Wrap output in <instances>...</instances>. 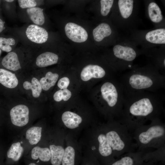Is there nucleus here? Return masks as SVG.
I'll use <instances>...</instances> for the list:
<instances>
[{
	"label": "nucleus",
	"mask_w": 165,
	"mask_h": 165,
	"mask_svg": "<svg viewBox=\"0 0 165 165\" xmlns=\"http://www.w3.org/2000/svg\"><path fill=\"white\" fill-rule=\"evenodd\" d=\"M27 12L31 20L37 25H42L45 21L43 9L38 7L28 8Z\"/></svg>",
	"instance_id": "412c9836"
},
{
	"label": "nucleus",
	"mask_w": 165,
	"mask_h": 165,
	"mask_svg": "<svg viewBox=\"0 0 165 165\" xmlns=\"http://www.w3.org/2000/svg\"><path fill=\"white\" fill-rule=\"evenodd\" d=\"M26 34L29 40L38 44L45 42L48 38V34L46 30L35 24L29 25L26 29Z\"/></svg>",
	"instance_id": "9b49d317"
},
{
	"label": "nucleus",
	"mask_w": 165,
	"mask_h": 165,
	"mask_svg": "<svg viewBox=\"0 0 165 165\" xmlns=\"http://www.w3.org/2000/svg\"><path fill=\"white\" fill-rule=\"evenodd\" d=\"M64 29L67 37L74 42H82L87 39L88 35L86 31L76 24L69 22L66 24Z\"/></svg>",
	"instance_id": "9d476101"
},
{
	"label": "nucleus",
	"mask_w": 165,
	"mask_h": 165,
	"mask_svg": "<svg viewBox=\"0 0 165 165\" xmlns=\"http://www.w3.org/2000/svg\"><path fill=\"white\" fill-rule=\"evenodd\" d=\"M1 51L0 49V56L1 55Z\"/></svg>",
	"instance_id": "c9c22d12"
},
{
	"label": "nucleus",
	"mask_w": 165,
	"mask_h": 165,
	"mask_svg": "<svg viewBox=\"0 0 165 165\" xmlns=\"http://www.w3.org/2000/svg\"><path fill=\"white\" fill-rule=\"evenodd\" d=\"M147 14L151 22L157 25L161 24L164 20L161 10L154 1L148 2L147 5Z\"/></svg>",
	"instance_id": "ddd939ff"
},
{
	"label": "nucleus",
	"mask_w": 165,
	"mask_h": 165,
	"mask_svg": "<svg viewBox=\"0 0 165 165\" xmlns=\"http://www.w3.org/2000/svg\"><path fill=\"white\" fill-rule=\"evenodd\" d=\"M70 80L67 77H64L61 78L57 83L58 86L61 90L66 89L68 86Z\"/></svg>",
	"instance_id": "c756f323"
},
{
	"label": "nucleus",
	"mask_w": 165,
	"mask_h": 165,
	"mask_svg": "<svg viewBox=\"0 0 165 165\" xmlns=\"http://www.w3.org/2000/svg\"><path fill=\"white\" fill-rule=\"evenodd\" d=\"M130 70L122 76L119 81L124 95L142 92L154 93L164 88L165 75L152 64L133 66Z\"/></svg>",
	"instance_id": "f03ea898"
},
{
	"label": "nucleus",
	"mask_w": 165,
	"mask_h": 165,
	"mask_svg": "<svg viewBox=\"0 0 165 165\" xmlns=\"http://www.w3.org/2000/svg\"><path fill=\"white\" fill-rule=\"evenodd\" d=\"M59 75L57 73H53L51 72H47L44 77L42 78L39 82L42 88L45 90H48L53 86L57 82Z\"/></svg>",
	"instance_id": "b1692460"
},
{
	"label": "nucleus",
	"mask_w": 165,
	"mask_h": 165,
	"mask_svg": "<svg viewBox=\"0 0 165 165\" xmlns=\"http://www.w3.org/2000/svg\"><path fill=\"white\" fill-rule=\"evenodd\" d=\"M10 114L11 122L15 126L22 127L28 122L29 110L24 105H19L14 107L11 110Z\"/></svg>",
	"instance_id": "1a4fd4ad"
},
{
	"label": "nucleus",
	"mask_w": 165,
	"mask_h": 165,
	"mask_svg": "<svg viewBox=\"0 0 165 165\" xmlns=\"http://www.w3.org/2000/svg\"><path fill=\"white\" fill-rule=\"evenodd\" d=\"M2 64L6 68L13 71L21 68L18 56L13 52H9L3 58Z\"/></svg>",
	"instance_id": "aec40b11"
},
{
	"label": "nucleus",
	"mask_w": 165,
	"mask_h": 165,
	"mask_svg": "<svg viewBox=\"0 0 165 165\" xmlns=\"http://www.w3.org/2000/svg\"><path fill=\"white\" fill-rule=\"evenodd\" d=\"M133 0H119L116 1V19L117 29H130L137 21L138 4Z\"/></svg>",
	"instance_id": "423d86ee"
},
{
	"label": "nucleus",
	"mask_w": 165,
	"mask_h": 165,
	"mask_svg": "<svg viewBox=\"0 0 165 165\" xmlns=\"http://www.w3.org/2000/svg\"><path fill=\"white\" fill-rule=\"evenodd\" d=\"M18 1L20 7L22 9L31 8L37 5V3L35 0H19Z\"/></svg>",
	"instance_id": "c85d7f7f"
},
{
	"label": "nucleus",
	"mask_w": 165,
	"mask_h": 165,
	"mask_svg": "<svg viewBox=\"0 0 165 165\" xmlns=\"http://www.w3.org/2000/svg\"><path fill=\"white\" fill-rule=\"evenodd\" d=\"M116 42L112 49L113 68L117 72L130 69L134 61L141 52L130 38L124 39L119 37Z\"/></svg>",
	"instance_id": "20e7f679"
},
{
	"label": "nucleus",
	"mask_w": 165,
	"mask_h": 165,
	"mask_svg": "<svg viewBox=\"0 0 165 165\" xmlns=\"http://www.w3.org/2000/svg\"><path fill=\"white\" fill-rule=\"evenodd\" d=\"M93 162L90 163V164H89V163H86V164L84 165H100L96 160H93Z\"/></svg>",
	"instance_id": "473e14b6"
},
{
	"label": "nucleus",
	"mask_w": 165,
	"mask_h": 165,
	"mask_svg": "<svg viewBox=\"0 0 165 165\" xmlns=\"http://www.w3.org/2000/svg\"><path fill=\"white\" fill-rule=\"evenodd\" d=\"M4 22L0 19V33L4 30L5 28L4 27Z\"/></svg>",
	"instance_id": "2f4dec72"
},
{
	"label": "nucleus",
	"mask_w": 165,
	"mask_h": 165,
	"mask_svg": "<svg viewBox=\"0 0 165 165\" xmlns=\"http://www.w3.org/2000/svg\"><path fill=\"white\" fill-rule=\"evenodd\" d=\"M6 2H12L14 1L13 0H5Z\"/></svg>",
	"instance_id": "f704fd0d"
},
{
	"label": "nucleus",
	"mask_w": 165,
	"mask_h": 165,
	"mask_svg": "<svg viewBox=\"0 0 165 165\" xmlns=\"http://www.w3.org/2000/svg\"><path fill=\"white\" fill-rule=\"evenodd\" d=\"M15 39L11 38H6L0 37V49L7 52H10L12 50L11 46L15 44Z\"/></svg>",
	"instance_id": "cd10ccee"
},
{
	"label": "nucleus",
	"mask_w": 165,
	"mask_h": 165,
	"mask_svg": "<svg viewBox=\"0 0 165 165\" xmlns=\"http://www.w3.org/2000/svg\"><path fill=\"white\" fill-rule=\"evenodd\" d=\"M42 128L40 127H32L29 128L26 133V138L31 145L37 144L41 137Z\"/></svg>",
	"instance_id": "5701e85b"
},
{
	"label": "nucleus",
	"mask_w": 165,
	"mask_h": 165,
	"mask_svg": "<svg viewBox=\"0 0 165 165\" xmlns=\"http://www.w3.org/2000/svg\"><path fill=\"white\" fill-rule=\"evenodd\" d=\"M71 91L67 89L60 90L56 91L54 94L53 98L54 100L59 102L63 100L64 101L68 100L71 97Z\"/></svg>",
	"instance_id": "a878e982"
},
{
	"label": "nucleus",
	"mask_w": 165,
	"mask_h": 165,
	"mask_svg": "<svg viewBox=\"0 0 165 165\" xmlns=\"http://www.w3.org/2000/svg\"><path fill=\"white\" fill-rule=\"evenodd\" d=\"M24 151V148L20 142L12 144L7 153L8 159L13 162H16L20 159Z\"/></svg>",
	"instance_id": "4be33fe9"
},
{
	"label": "nucleus",
	"mask_w": 165,
	"mask_h": 165,
	"mask_svg": "<svg viewBox=\"0 0 165 165\" xmlns=\"http://www.w3.org/2000/svg\"><path fill=\"white\" fill-rule=\"evenodd\" d=\"M102 100L106 103L112 118L118 120L123 111L124 95L119 81L113 80L105 82L100 88Z\"/></svg>",
	"instance_id": "39448f33"
},
{
	"label": "nucleus",
	"mask_w": 165,
	"mask_h": 165,
	"mask_svg": "<svg viewBox=\"0 0 165 165\" xmlns=\"http://www.w3.org/2000/svg\"><path fill=\"white\" fill-rule=\"evenodd\" d=\"M31 82L25 81L23 84V87L26 90H31L33 97H38L40 96L42 90L40 82L35 77L32 78Z\"/></svg>",
	"instance_id": "393cba45"
},
{
	"label": "nucleus",
	"mask_w": 165,
	"mask_h": 165,
	"mask_svg": "<svg viewBox=\"0 0 165 165\" xmlns=\"http://www.w3.org/2000/svg\"><path fill=\"white\" fill-rule=\"evenodd\" d=\"M164 111L161 100L154 93L142 92L124 95L121 116L117 120L130 133L144 124L160 118Z\"/></svg>",
	"instance_id": "f257e3e1"
},
{
	"label": "nucleus",
	"mask_w": 165,
	"mask_h": 165,
	"mask_svg": "<svg viewBox=\"0 0 165 165\" xmlns=\"http://www.w3.org/2000/svg\"><path fill=\"white\" fill-rule=\"evenodd\" d=\"M106 75V71L102 67L98 65L89 64L82 69L80 76L82 81H86L92 78L102 79Z\"/></svg>",
	"instance_id": "f8f14e48"
},
{
	"label": "nucleus",
	"mask_w": 165,
	"mask_h": 165,
	"mask_svg": "<svg viewBox=\"0 0 165 165\" xmlns=\"http://www.w3.org/2000/svg\"><path fill=\"white\" fill-rule=\"evenodd\" d=\"M148 149L126 153L107 165H142L144 162L143 155Z\"/></svg>",
	"instance_id": "6e6552de"
},
{
	"label": "nucleus",
	"mask_w": 165,
	"mask_h": 165,
	"mask_svg": "<svg viewBox=\"0 0 165 165\" xmlns=\"http://www.w3.org/2000/svg\"><path fill=\"white\" fill-rule=\"evenodd\" d=\"M58 57L53 53L47 52L42 53L37 58L36 64L39 67H44L57 63Z\"/></svg>",
	"instance_id": "a211bd4d"
},
{
	"label": "nucleus",
	"mask_w": 165,
	"mask_h": 165,
	"mask_svg": "<svg viewBox=\"0 0 165 165\" xmlns=\"http://www.w3.org/2000/svg\"><path fill=\"white\" fill-rule=\"evenodd\" d=\"M132 136L138 150L159 148L165 146V123L156 118L136 129Z\"/></svg>",
	"instance_id": "7ed1b4c3"
},
{
	"label": "nucleus",
	"mask_w": 165,
	"mask_h": 165,
	"mask_svg": "<svg viewBox=\"0 0 165 165\" xmlns=\"http://www.w3.org/2000/svg\"><path fill=\"white\" fill-rule=\"evenodd\" d=\"M144 162L160 163L163 165L165 163V146L154 151L147 150L144 154Z\"/></svg>",
	"instance_id": "4468645a"
},
{
	"label": "nucleus",
	"mask_w": 165,
	"mask_h": 165,
	"mask_svg": "<svg viewBox=\"0 0 165 165\" xmlns=\"http://www.w3.org/2000/svg\"><path fill=\"white\" fill-rule=\"evenodd\" d=\"M113 30L110 26L106 23H102L99 24L93 31L94 40L97 42L102 41L106 38L111 36Z\"/></svg>",
	"instance_id": "2eb2a0df"
},
{
	"label": "nucleus",
	"mask_w": 165,
	"mask_h": 165,
	"mask_svg": "<svg viewBox=\"0 0 165 165\" xmlns=\"http://www.w3.org/2000/svg\"><path fill=\"white\" fill-rule=\"evenodd\" d=\"M31 156L33 160H38L37 163H45L50 162L51 152L50 148H48L36 146L32 149Z\"/></svg>",
	"instance_id": "dca6fc26"
},
{
	"label": "nucleus",
	"mask_w": 165,
	"mask_h": 165,
	"mask_svg": "<svg viewBox=\"0 0 165 165\" xmlns=\"http://www.w3.org/2000/svg\"><path fill=\"white\" fill-rule=\"evenodd\" d=\"M142 165H162L160 163H155L151 162H144Z\"/></svg>",
	"instance_id": "7c9ffc66"
},
{
	"label": "nucleus",
	"mask_w": 165,
	"mask_h": 165,
	"mask_svg": "<svg viewBox=\"0 0 165 165\" xmlns=\"http://www.w3.org/2000/svg\"><path fill=\"white\" fill-rule=\"evenodd\" d=\"M130 38L136 44L143 47H152L165 44V28H160L150 31L134 33Z\"/></svg>",
	"instance_id": "0eeeda50"
},
{
	"label": "nucleus",
	"mask_w": 165,
	"mask_h": 165,
	"mask_svg": "<svg viewBox=\"0 0 165 165\" xmlns=\"http://www.w3.org/2000/svg\"><path fill=\"white\" fill-rule=\"evenodd\" d=\"M62 120L64 125L71 129L75 128L81 123V117L74 112L70 111L64 112L62 115Z\"/></svg>",
	"instance_id": "6ab92c4d"
},
{
	"label": "nucleus",
	"mask_w": 165,
	"mask_h": 165,
	"mask_svg": "<svg viewBox=\"0 0 165 165\" xmlns=\"http://www.w3.org/2000/svg\"><path fill=\"white\" fill-rule=\"evenodd\" d=\"M113 0H101L100 13L103 16H107L109 13L114 2Z\"/></svg>",
	"instance_id": "bb28decb"
},
{
	"label": "nucleus",
	"mask_w": 165,
	"mask_h": 165,
	"mask_svg": "<svg viewBox=\"0 0 165 165\" xmlns=\"http://www.w3.org/2000/svg\"><path fill=\"white\" fill-rule=\"evenodd\" d=\"M0 83L6 87L13 88L17 86L18 81L15 74L0 68Z\"/></svg>",
	"instance_id": "f3484780"
},
{
	"label": "nucleus",
	"mask_w": 165,
	"mask_h": 165,
	"mask_svg": "<svg viewBox=\"0 0 165 165\" xmlns=\"http://www.w3.org/2000/svg\"><path fill=\"white\" fill-rule=\"evenodd\" d=\"M27 165H38L35 162H30L29 163H28Z\"/></svg>",
	"instance_id": "72a5a7b5"
}]
</instances>
